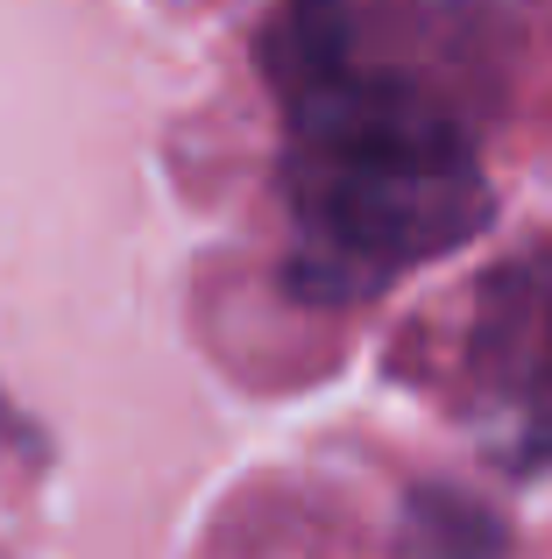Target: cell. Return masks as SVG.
<instances>
[{
	"instance_id": "obj_3",
	"label": "cell",
	"mask_w": 552,
	"mask_h": 559,
	"mask_svg": "<svg viewBox=\"0 0 552 559\" xmlns=\"http://www.w3.org/2000/svg\"><path fill=\"white\" fill-rule=\"evenodd\" d=\"M411 532L425 538V559H496V532L468 496H446V489L418 496Z\"/></svg>"
},
{
	"instance_id": "obj_2",
	"label": "cell",
	"mask_w": 552,
	"mask_h": 559,
	"mask_svg": "<svg viewBox=\"0 0 552 559\" xmlns=\"http://www.w3.org/2000/svg\"><path fill=\"white\" fill-rule=\"evenodd\" d=\"M475 376L517 467H552V270H511L475 326Z\"/></svg>"
},
{
	"instance_id": "obj_1",
	"label": "cell",
	"mask_w": 552,
	"mask_h": 559,
	"mask_svg": "<svg viewBox=\"0 0 552 559\" xmlns=\"http://www.w3.org/2000/svg\"><path fill=\"white\" fill-rule=\"evenodd\" d=\"M284 99L290 284L355 305L454 255L489 219V178L468 114L404 57L369 50L361 14L290 8L263 36Z\"/></svg>"
}]
</instances>
